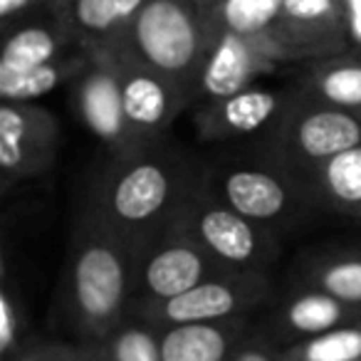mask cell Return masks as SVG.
I'll use <instances>...</instances> for the list:
<instances>
[{
    "label": "cell",
    "mask_w": 361,
    "mask_h": 361,
    "mask_svg": "<svg viewBox=\"0 0 361 361\" xmlns=\"http://www.w3.org/2000/svg\"><path fill=\"white\" fill-rule=\"evenodd\" d=\"M90 65V52L85 47H77L45 65L27 70L16 77L0 80V99L3 102H35L40 97L50 94L52 90L62 85H72Z\"/></svg>",
    "instance_id": "44dd1931"
},
{
    "label": "cell",
    "mask_w": 361,
    "mask_h": 361,
    "mask_svg": "<svg viewBox=\"0 0 361 361\" xmlns=\"http://www.w3.org/2000/svg\"><path fill=\"white\" fill-rule=\"evenodd\" d=\"M356 322H361V305H351L312 285L290 292L280 307H275V331L282 346Z\"/></svg>",
    "instance_id": "9a60e30c"
},
{
    "label": "cell",
    "mask_w": 361,
    "mask_h": 361,
    "mask_svg": "<svg viewBox=\"0 0 361 361\" xmlns=\"http://www.w3.org/2000/svg\"><path fill=\"white\" fill-rule=\"evenodd\" d=\"M116 42L196 97L213 32L196 0H146Z\"/></svg>",
    "instance_id": "3957f363"
},
{
    "label": "cell",
    "mask_w": 361,
    "mask_h": 361,
    "mask_svg": "<svg viewBox=\"0 0 361 361\" xmlns=\"http://www.w3.org/2000/svg\"><path fill=\"white\" fill-rule=\"evenodd\" d=\"M176 226L186 231L223 270L270 272L280 255V233L255 223L201 183Z\"/></svg>",
    "instance_id": "8992f818"
},
{
    "label": "cell",
    "mask_w": 361,
    "mask_h": 361,
    "mask_svg": "<svg viewBox=\"0 0 361 361\" xmlns=\"http://www.w3.org/2000/svg\"><path fill=\"white\" fill-rule=\"evenodd\" d=\"M295 90L252 85L235 94L198 102L196 131L203 141H233L267 134L290 106Z\"/></svg>",
    "instance_id": "5bb4252c"
},
{
    "label": "cell",
    "mask_w": 361,
    "mask_h": 361,
    "mask_svg": "<svg viewBox=\"0 0 361 361\" xmlns=\"http://www.w3.org/2000/svg\"><path fill=\"white\" fill-rule=\"evenodd\" d=\"M282 62H317L346 52V0H277L267 23Z\"/></svg>",
    "instance_id": "30bf717a"
},
{
    "label": "cell",
    "mask_w": 361,
    "mask_h": 361,
    "mask_svg": "<svg viewBox=\"0 0 361 361\" xmlns=\"http://www.w3.org/2000/svg\"><path fill=\"white\" fill-rule=\"evenodd\" d=\"M77 361H104L99 344H94V341H80L77 344Z\"/></svg>",
    "instance_id": "4dcf8cb0"
},
{
    "label": "cell",
    "mask_w": 361,
    "mask_h": 361,
    "mask_svg": "<svg viewBox=\"0 0 361 361\" xmlns=\"http://www.w3.org/2000/svg\"><path fill=\"white\" fill-rule=\"evenodd\" d=\"M85 50L90 52V65L70 85L77 116L104 146L109 159L136 154L149 144L134 134L126 119L114 45L104 42Z\"/></svg>",
    "instance_id": "ba28073f"
},
{
    "label": "cell",
    "mask_w": 361,
    "mask_h": 361,
    "mask_svg": "<svg viewBox=\"0 0 361 361\" xmlns=\"http://www.w3.org/2000/svg\"><path fill=\"white\" fill-rule=\"evenodd\" d=\"M23 331H25V319H23V305L13 292L8 282V272H3V295H0V351L3 359H11L23 346Z\"/></svg>",
    "instance_id": "d4e9b609"
},
{
    "label": "cell",
    "mask_w": 361,
    "mask_h": 361,
    "mask_svg": "<svg viewBox=\"0 0 361 361\" xmlns=\"http://www.w3.org/2000/svg\"><path fill=\"white\" fill-rule=\"evenodd\" d=\"M198 8H201L203 18H206L208 27H211L213 32V23L218 20V18L223 16V11H226L228 6H231V0H196Z\"/></svg>",
    "instance_id": "f1b7e54d"
},
{
    "label": "cell",
    "mask_w": 361,
    "mask_h": 361,
    "mask_svg": "<svg viewBox=\"0 0 361 361\" xmlns=\"http://www.w3.org/2000/svg\"><path fill=\"white\" fill-rule=\"evenodd\" d=\"M300 90L331 106L361 114V52H341L310 62Z\"/></svg>",
    "instance_id": "d6986e66"
},
{
    "label": "cell",
    "mask_w": 361,
    "mask_h": 361,
    "mask_svg": "<svg viewBox=\"0 0 361 361\" xmlns=\"http://www.w3.org/2000/svg\"><path fill=\"white\" fill-rule=\"evenodd\" d=\"M77 3H80V0H47V11H50V16L60 18V20H67V18L72 16V11L77 8Z\"/></svg>",
    "instance_id": "f546056e"
},
{
    "label": "cell",
    "mask_w": 361,
    "mask_h": 361,
    "mask_svg": "<svg viewBox=\"0 0 361 361\" xmlns=\"http://www.w3.org/2000/svg\"><path fill=\"white\" fill-rule=\"evenodd\" d=\"M272 297H275V285L270 272L226 270L169 300L136 302L131 305V314L141 317L156 329H164L191 322L245 317L272 302Z\"/></svg>",
    "instance_id": "52a82bcc"
},
{
    "label": "cell",
    "mask_w": 361,
    "mask_h": 361,
    "mask_svg": "<svg viewBox=\"0 0 361 361\" xmlns=\"http://www.w3.org/2000/svg\"><path fill=\"white\" fill-rule=\"evenodd\" d=\"M305 285L361 305V250L324 252L305 265Z\"/></svg>",
    "instance_id": "7402d4cb"
},
{
    "label": "cell",
    "mask_w": 361,
    "mask_h": 361,
    "mask_svg": "<svg viewBox=\"0 0 361 361\" xmlns=\"http://www.w3.org/2000/svg\"><path fill=\"white\" fill-rule=\"evenodd\" d=\"M8 361H77V344L32 341V344H23Z\"/></svg>",
    "instance_id": "484cf974"
},
{
    "label": "cell",
    "mask_w": 361,
    "mask_h": 361,
    "mask_svg": "<svg viewBox=\"0 0 361 361\" xmlns=\"http://www.w3.org/2000/svg\"><path fill=\"white\" fill-rule=\"evenodd\" d=\"M60 154V121L35 102L0 104V183H16L50 173Z\"/></svg>",
    "instance_id": "8fae6325"
},
{
    "label": "cell",
    "mask_w": 361,
    "mask_h": 361,
    "mask_svg": "<svg viewBox=\"0 0 361 361\" xmlns=\"http://www.w3.org/2000/svg\"><path fill=\"white\" fill-rule=\"evenodd\" d=\"M50 16L47 0H0V23L6 32L16 30L18 25H25L37 20V16Z\"/></svg>",
    "instance_id": "4316f807"
},
{
    "label": "cell",
    "mask_w": 361,
    "mask_h": 361,
    "mask_svg": "<svg viewBox=\"0 0 361 361\" xmlns=\"http://www.w3.org/2000/svg\"><path fill=\"white\" fill-rule=\"evenodd\" d=\"M282 361H361V322L282 346Z\"/></svg>",
    "instance_id": "cb8c5ba5"
},
{
    "label": "cell",
    "mask_w": 361,
    "mask_h": 361,
    "mask_svg": "<svg viewBox=\"0 0 361 361\" xmlns=\"http://www.w3.org/2000/svg\"><path fill=\"white\" fill-rule=\"evenodd\" d=\"M146 0H80L67 25L82 47L116 42L126 32Z\"/></svg>",
    "instance_id": "ffe728a7"
},
{
    "label": "cell",
    "mask_w": 361,
    "mask_h": 361,
    "mask_svg": "<svg viewBox=\"0 0 361 361\" xmlns=\"http://www.w3.org/2000/svg\"><path fill=\"white\" fill-rule=\"evenodd\" d=\"M77 47L82 45L77 42L72 27L55 16H45L25 23V25H18L16 30L8 32L6 45L0 52V80L35 70L65 52L77 50Z\"/></svg>",
    "instance_id": "e0dca14e"
},
{
    "label": "cell",
    "mask_w": 361,
    "mask_h": 361,
    "mask_svg": "<svg viewBox=\"0 0 361 361\" xmlns=\"http://www.w3.org/2000/svg\"><path fill=\"white\" fill-rule=\"evenodd\" d=\"M111 45L119 65L121 102H124L129 126L146 144L164 141L180 111L196 104V97L186 87L166 77L164 72L154 70L139 57L126 52L119 42H111Z\"/></svg>",
    "instance_id": "4fadbf2b"
},
{
    "label": "cell",
    "mask_w": 361,
    "mask_h": 361,
    "mask_svg": "<svg viewBox=\"0 0 361 361\" xmlns=\"http://www.w3.org/2000/svg\"><path fill=\"white\" fill-rule=\"evenodd\" d=\"M97 344L104 361H164L159 329L131 312Z\"/></svg>",
    "instance_id": "603a6c76"
},
{
    "label": "cell",
    "mask_w": 361,
    "mask_h": 361,
    "mask_svg": "<svg viewBox=\"0 0 361 361\" xmlns=\"http://www.w3.org/2000/svg\"><path fill=\"white\" fill-rule=\"evenodd\" d=\"M218 272L226 270L186 231L173 226L141 250L131 252V305L169 300Z\"/></svg>",
    "instance_id": "9c48e42d"
},
{
    "label": "cell",
    "mask_w": 361,
    "mask_h": 361,
    "mask_svg": "<svg viewBox=\"0 0 361 361\" xmlns=\"http://www.w3.org/2000/svg\"><path fill=\"white\" fill-rule=\"evenodd\" d=\"M65 312L80 339L94 344L131 312V252L90 203H85L72 231Z\"/></svg>",
    "instance_id": "7a4b0ae2"
},
{
    "label": "cell",
    "mask_w": 361,
    "mask_h": 361,
    "mask_svg": "<svg viewBox=\"0 0 361 361\" xmlns=\"http://www.w3.org/2000/svg\"><path fill=\"white\" fill-rule=\"evenodd\" d=\"M280 65L285 62L280 60V52L267 32V25L218 27L196 87V104L235 94L245 87L257 85L260 77L275 72Z\"/></svg>",
    "instance_id": "7c38bea8"
},
{
    "label": "cell",
    "mask_w": 361,
    "mask_h": 361,
    "mask_svg": "<svg viewBox=\"0 0 361 361\" xmlns=\"http://www.w3.org/2000/svg\"><path fill=\"white\" fill-rule=\"evenodd\" d=\"M203 186L245 218L267 228H290L312 208L295 173L257 154L203 166Z\"/></svg>",
    "instance_id": "5b68a950"
},
{
    "label": "cell",
    "mask_w": 361,
    "mask_h": 361,
    "mask_svg": "<svg viewBox=\"0 0 361 361\" xmlns=\"http://www.w3.org/2000/svg\"><path fill=\"white\" fill-rule=\"evenodd\" d=\"M361 144V116L339 109L300 90L292 97L285 114L267 134L260 136L257 154L280 164L297 178L326 159Z\"/></svg>",
    "instance_id": "277c9868"
},
{
    "label": "cell",
    "mask_w": 361,
    "mask_h": 361,
    "mask_svg": "<svg viewBox=\"0 0 361 361\" xmlns=\"http://www.w3.org/2000/svg\"><path fill=\"white\" fill-rule=\"evenodd\" d=\"M201 183L203 166L164 139L109 159L87 203L129 252H136L176 226Z\"/></svg>",
    "instance_id": "6da1fadb"
},
{
    "label": "cell",
    "mask_w": 361,
    "mask_h": 361,
    "mask_svg": "<svg viewBox=\"0 0 361 361\" xmlns=\"http://www.w3.org/2000/svg\"><path fill=\"white\" fill-rule=\"evenodd\" d=\"M233 361H282V344H277L275 336L267 331L252 329L235 351Z\"/></svg>",
    "instance_id": "83f0119b"
},
{
    "label": "cell",
    "mask_w": 361,
    "mask_h": 361,
    "mask_svg": "<svg viewBox=\"0 0 361 361\" xmlns=\"http://www.w3.org/2000/svg\"><path fill=\"white\" fill-rule=\"evenodd\" d=\"M359 116H361V114H359Z\"/></svg>",
    "instance_id": "1f68e13d"
},
{
    "label": "cell",
    "mask_w": 361,
    "mask_h": 361,
    "mask_svg": "<svg viewBox=\"0 0 361 361\" xmlns=\"http://www.w3.org/2000/svg\"><path fill=\"white\" fill-rule=\"evenodd\" d=\"M302 186L312 208L361 221V144L312 169Z\"/></svg>",
    "instance_id": "ac0fdd59"
},
{
    "label": "cell",
    "mask_w": 361,
    "mask_h": 361,
    "mask_svg": "<svg viewBox=\"0 0 361 361\" xmlns=\"http://www.w3.org/2000/svg\"><path fill=\"white\" fill-rule=\"evenodd\" d=\"M252 329V314L164 326L159 329L161 354L164 361H233Z\"/></svg>",
    "instance_id": "2e32d148"
}]
</instances>
